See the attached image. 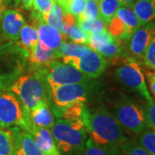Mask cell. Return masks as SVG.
Segmentation results:
<instances>
[{"instance_id": "1", "label": "cell", "mask_w": 155, "mask_h": 155, "mask_svg": "<svg viewBox=\"0 0 155 155\" xmlns=\"http://www.w3.org/2000/svg\"><path fill=\"white\" fill-rule=\"evenodd\" d=\"M81 120L90 138L110 155H121V147L127 140L124 128L113 113L104 105L84 106Z\"/></svg>"}, {"instance_id": "2", "label": "cell", "mask_w": 155, "mask_h": 155, "mask_svg": "<svg viewBox=\"0 0 155 155\" xmlns=\"http://www.w3.org/2000/svg\"><path fill=\"white\" fill-rule=\"evenodd\" d=\"M48 73V67L29 64L28 69L12 84L9 91L18 97L25 110H31L41 100L50 101L51 91L46 79Z\"/></svg>"}, {"instance_id": "3", "label": "cell", "mask_w": 155, "mask_h": 155, "mask_svg": "<svg viewBox=\"0 0 155 155\" xmlns=\"http://www.w3.org/2000/svg\"><path fill=\"white\" fill-rule=\"evenodd\" d=\"M28 51L17 42L5 41L0 45V91L9 90L29 66Z\"/></svg>"}, {"instance_id": "4", "label": "cell", "mask_w": 155, "mask_h": 155, "mask_svg": "<svg viewBox=\"0 0 155 155\" xmlns=\"http://www.w3.org/2000/svg\"><path fill=\"white\" fill-rule=\"evenodd\" d=\"M51 127L55 144L62 155H83L88 133L82 120L67 122L55 120Z\"/></svg>"}, {"instance_id": "5", "label": "cell", "mask_w": 155, "mask_h": 155, "mask_svg": "<svg viewBox=\"0 0 155 155\" xmlns=\"http://www.w3.org/2000/svg\"><path fill=\"white\" fill-rule=\"evenodd\" d=\"M115 76L119 83L138 93L147 103L153 102L146 82L144 72L136 59L133 57L124 58L122 64L116 69Z\"/></svg>"}, {"instance_id": "6", "label": "cell", "mask_w": 155, "mask_h": 155, "mask_svg": "<svg viewBox=\"0 0 155 155\" xmlns=\"http://www.w3.org/2000/svg\"><path fill=\"white\" fill-rule=\"evenodd\" d=\"M113 115L122 127L130 133L139 134L147 128L143 105L123 97L113 106Z\"/></svg>"}, {"instance_id": "7", "label": "cell", "mask_w": 155, "mask_h": 155, "mask_svg": "<svg viewBox=\"0 0 155 155\" xmlns=\"http://www.w3.org/2000/svg\"><path fill=\"white\" fill-rule=\"evenodd\" d=\"M140 26L141 24L133 9L122 5L108 23L107 28L111 35L126 43Z\"/></svg>"}, {"instance_id": "8", "label": "cell", "mask_w": 155, "mask_h": 155, "mask_svg": "<svg viewBox=\"0 0 155 155\" xmlns=\"http://www.w3.org/2000/svg\"><path fill=\"white\" fill-rule=\"evenodd\" d=\"M97 83L92 80L88 83L64 84L50 89L51 98L56 108H63L72 103L86 102L89 95L92 92Z\"/></svg>"}, {"instance_id": "9", "label": "cell", "mask_w": 155, "mask_h": 155, "mask_svg": "<svg viewBox=\"0 0 155 155\" xmlns=\"http://www.w3.org/2000/svg\"><path fill=\"white\" fill-rule=\"evenodd\" d=\"M48 68V73L46 79L50 89L55 88L64 84L88 83L93 80L92 78H90L80 71H78L75 67L59 60L51 61Z\"/></svg>"}, {"instance_id": "10", "label": "cell", "mask_w": 155, "mask_h": 155, "mask_svg": "<svg viewBox=\"0 0 155 155\" xmlns=\"http://www.w3.org/2000/svg\"><path fill=\"white\" fill-rule=\"evenodd\" d=\"M25 122V110L13 93L0 91V127H22Z\"/></svg>"}, {"instance_id": "11", "label": "cell", "mask_w": 155, "mask_h": 155, "mask_svg": "<svg viewBox=\"0 0 155 155\" xmlns=\"http://www.w3.org/2000/svg\"><path fill=\"white\" fill-rule=\"evenodd\" d=\"M61 61L75 67L90 78H97L105 71L109 61L92 48L80 57L63 59Z\"/></svg>"}, {"instance_id": "12", "label": "cell", "mask_w": 155, "mask_h": 155, "mask_svg": "<svg viewBox=\"0 0 155 155\" xmlns=\"http://www.w3.org/2000/svg\"><path fill=\"white\" fill-rule=\"evenodd\" d=\"M32 19L34 25L37 28L39 43L45 48L55 51L62 42L67 41V37L65 35L60 33L56 28L48 24L43 17L35 11H32Z\"/></svg>"}, {"instance_id": "13", "label": "cell", "mask_w": 155, "mask_h": 155, "mask_svg": "<svg viewBox=\"0 0 155 155\" xmlns=\"http://www.w3.org/2000/svg\"><path fill=\"white\" fill-rule=\"evenodd\" d=\"M24 23L25 19L20 11L5 7L1 14V31L5 41L17 42Z\"/></svg>"}, {"instance_id": "14", "label": "cell", "mask_w": 155, "mask_h": 155, "mask_svg": "<svg viewBox=\"0 0 155 155\" xmlns=\"http://www.w3.org/2000/svg\"><path fill=\"white\" fill-rule=\"evenodd\" d=\"M22 129L31 134L40 149L45 155H62L58 149L54 140L51 130L46 127H37L29 122L25 113V122L22 125Z\"/></svg>"}, {"instance_id": "15", "label": "cell", "mask_w": 155, "mask_h": 155, "mask_svg": "<svg viewBox=\"0 0 155 155\" xmlns=\"http://www.w3.org/2000/svg\"><path fill=\"white\" fill-rule=\"evenodd\" d=\"M155 35V22L141 25L127 41L129 54L134 59H142L145 51Z\"/></svg>"}, {"instance_id": "16", "label": "cell", "mask_w": 155, "mask_h": 155, "mask_svg": "<svg viewBox=\"0 0 155 155\" xmlns=\"http://www.w3.org/2000/svg\"><path fill=\"white\" fill-rule=\"evenodd\" d=\"M26 116L34 125L51 129L55 123L53 110L50 109V101L41 100L31 110H25Z\"/></svg>"}, {"instance_id": "17", "label": "cell", "mask_w": 155, "mask_h": 155, "mask_svg": "<svg viewBox=\"0 0 155 155\" xmlns=\"http://www.w3.org/2000/svg\"><path fill=\"white\" fill-rule=\"evenodd\" d=\"M17 147H19L25 155H45L40 149L30 134L19 127L10 128Z\"/></svg>"}, {"instance_id": "18", "label": "cell", "mask_w": 155, "mask_h": 155, "mask_svg": "<svg viewBox=\"0 0 155 155\" xmlns=\"http://www.w3.org/2000/svg\"><path fill=\"white\" fill-rule=\"evenodd\" d=\"M84 106H85L84 102L78 101L63 108L53 107L52 110L57 119H61L67 122H74V121L81 120Z\"/></svg>"}, {"instance_id": "19", "label": "cell", "mask_w": 155, "mask_h": 155, "mask_svg": "<svg viewBox=\"0 0 155 155\" xmlns=\"http://www.w3.org/2000/svg\"><path fill=\"white\" fill-rule=\"evenodd\" d=\"M54 60H57L54 50L48 49L39 43L29 51L28 62L29 64L38 67H48L49 63Z\"/></svg>"}, {"instance_id": "20", "label": "cell", "mask_w": 155, "mask_h": 155, "mask_svg": "<svg viewBox=\"0 0 155 155\" xmlns=\"http://www.w3.org/2000/svg\"><path fill=\"white\" fill-rule=\"evenodd\" d=\"M132 9L141 25L155 22V0H136Z\"/></svg>"}, {"instance_id": "21", "label": "cell", "mask_w": 155, "mask_h": 155, "mask_svg": "<svg viewBox=\"0 0 155 155\" xmlns=\"http://www.w3.org/2000/svg\"><path fill=\"white\" fill-rule=\"evenodd\" d=\"M38 41L39 36L37 28H35V25L28 24L25 22L19 33L18 41H17L18 46L29 53V51L36 46Z\"/></svg>"}, {"instance_id": "22", "label": "cell", "mask_w": 155, "mask_h": 155, "mask_svg": "<svg viewBox=\"0 0 155 155\" xmlns=\"http://www.w3.org/2000/svg\"><path fill=\"white\" fill-rule=\"evenodd\" d=\"M91 48L86 45L76 44L73 42H67V41L62 42L61 45L55 50L57 60H63L67 58L80 57L86 54Z\"/></svg>"}, {"instance_id": "23", "label": "cell", "mask_w": 155, "mask_h": 155, "mask_svg": "<svg viewBox=\"0 0 155 155\" xmlns=\"http://www.w3.org/2000/svg\"><path fill=\"white\" fill-rule=\"evenodd\" d=\"M98 6L100 17L108 25L122 5L119 0H98Z\"/></svg>"}, {"instance_id": "24", "label": "cell", "mask_w": 155, "mask_h": 155, "mask_svg": "<svg viewBox=\"0 0 155 155\" xmlns=\"http://www.w3.org/2000/svg\"><path fill=\"white\" fill-rule=\"evenodd\" d=\"M17 146L11 130L0 127V155H16Z\"/></svg>"}, {"instance_id": "25", "label": "cell", "mask_w": 155, "mask_h": 155, "mask_svg": "<svg viewBox=\"0 0 155 155\" xmlns=\"http://www.w3.org/2000/svg\"><path fill=\"white\" fill-rule=\"evenodd\" d=\"M64 35L67 36V39H70L72 41H73V43L80 45L88 44L90 35L87 32L84 31L79 27L78 22H75L64 28Z\"/></svg>"}, {"instance_id": "26", "label": "cell", "mask_w": 155, "mask_h": 155, "mask_svg": "<svg viewBox=\"0 0 155 155\" xmlns=\"http://www.w3.org/2000/svg\"><path fill=\"white\" fill-rule=\"evenodd\" d=\"M63 17H64V11L62 10L61 6L55 3L52 7L49 13L43 19L48 24L56 28L60 33L64 35Z\"/></svg>"}, {"instance_id": "27", "label": "cell", "mask_w": 155, "mask_h": 155, "mask_svg": "<svg viewBox=\"0 0 155 155\" xmlns=\"http://www.w3.org/2000/svg\"><path fill=\"white\" fill-rule=\"evenodd\" d=\"M79 27L89 35H95L107 30V23L101 17L95 20H79Z\"/></svg>"}, {"instance_id": "28", "label": "cell", "mask_w": 155, "mask_h": 155, "mask_svg": "<svg viewBox=\"0 0 155 155\" xmlns=\"http://www.w3.org/2000/svg\"><path fill=\"white\" fill-rule=\"evenodd\" d=\"M121 155H152L135 140H127L121 147Z\"/></svg>"}, {"instance_id": "29", "label": "cell", "mask_w": 155, "mask_h": 155, "mask_svg": "<svg viewBox=\"0 0 155 155\" xmlns=\"http://www.w3.org/2000/svg\"><path fill=\"white\" fill-rule=\"evenodd\" d=\"M138 141L152 155H155V132L149 128L138 134Z\"/></svg>"}, {"instance_id": "30", "label": "cell", "mask_w": 155, "mask_h": 155, "mask_svg": "<svg viewBox=\"0 0 155 155\" xmlns=\"http://www.w3.org/2000/svg\"><path fill=\"white\" fill-rule=\"evenodd\" d=\"M115 38L113 35H111L110 33L107 30H104L103 32H100L98 34L95 35H90L88 41V46L92 48L93 50H96L100 47L105 45L106 43L111 41L113 39Z\"/></svg>"}, {"instance_id": "31", "label": "cell", "mask_w": 155, "mask_h": 155, "mask_svg": "<svg viewBox=\"0 0 155 155\" xmlns=\"http://www.w3.org/2000/svg\"><path fill=\"white\" fill-rule=\"evenodd\" d=\"M100 17L98 1L88 0L85 2L83 13L78 20H95Z\"/></svg>"}, {"instance_id": "32", "label": "cell", "mask_w": 155, "mask_h": 155, "mask_svg": "<svg viewBox=\"0 0 155 155\" xmlns=\"http://www.w3.org/2000/svg\"><path fill=\"white\" fill-rule=\"evenodd\" d=\"M141 60L145 67L155 71V35L147 48Z\"/></svg>"}, {"instance_id": "33", "label": "cell", "mask_w": 155, "mask_h": 155, "mask_svg": "<svg viewBox=\"0 0 155 155\" xmlns=\"http://www.w3.org/2000/svg\"><path fill=\"white\" fill-rule=\"evenodd\" d=\"M84 5H85L84 0H71L64 9V12L72 15L78 21L81 17Z\"/></svg>"}, {"instance_id": "34", "label": "cell", "mask_w": 155, "mask_h": 155, "mask_svg": "<svg viewBox=\"0 0 155 155\" xmlns=\"http://www.w3.org/2000/svg\"><path fill=\"white\" fill-rule=\"evenodd\" d=\"M55 3V0H33V11L44 18Z\"/></svg>"}, {"instance_id": "35", "label": "cell", "mask_w": 155, "mask_h": 155, "mask_svg": "<svg viewBox=\"0 0 155 155\" xmlns=\"http://www.w3.org/2000/svg\"><path fill=\"white\" fill-rule=\"evenodd\" d=\"M147 128L155 132V103H146L143 104Z\"/></svg>"}, {"instance_id": "36", "label": "cell", "mask_w": 155, "mask_h": 155, "mask_svg": "<svg viewBox=\"0 0 155 155\" xmlns=\"http://www.w3.org/2000/svg\"><path fill=\"white\" fill-rule=\"evenodd\" d=\"M83 155H110L107 151L97 145L89 137L86 140Z\"/></svg>"}, {"instance_id": "37", "label": "cell", "mask_w": 155, "mask_h": 155, "mask_svg": "<svg viewBox=\"0 0 155 155\" xmlns=\"http://www.w3.org/2000/svg\"><path fill=\"white\" fill-rule=\"evenodd\" d=\"M145 78L147 80L148 87L151 93L153 94L155 99V71H147L145 73Z\"/></svg>"}, {"instance_id": "38", "label": "cell", "mask_w": 155, "mask_h": 155, "mask_svg": "<svg viewBox=\"0 0 155 155\" xmlns=\"http://www.w3.org/2000/svg\"><path fill=\"white\" fill-rule=\"evenodd\" d=\"M4 2L5 5L11 9H15L21 4V0H4Z\"/></svg>"}, {"instance_id": "39", "label": "cell", "mask_w": 155, "mask_h": 155, "mask_svg": "<svg viewBox=\"0 0 155 155\" xmlns=\"http://www.w3.org/2000/svg\"><path fill=\"white\" fill-rule=\"evenodd\" d=\"M22 7L27 11H32L33 9V0H21Z\"/></svg>"}, {"instance_id": "40", "label": "cell", "mask_w": 155, "mask_h": 155, "mask_svg": "<svg viewBox=\"0 0 155 155\" xmlns=\"http://www.w3.org/2000/svg\"><path fill=\"white\" fill-rule=\"evenodd\" d=\"M5 8V5L4 0H0V45L3 42H5V40L3 38V35H2V31H1V14H2Z\"/></svg>"}, {"instance_id": "41", "label": "cell", "mask_w": 155, "mask_h": 155, "mask_svg": "<svg viewBox=\"0 0 155 155\" xmlns=\"http://www.w3.org/2000/svg\"><path fill=\"white\" fill-rule=\"evenodd\" d=\"M119 1L122 6H127V7H131V8L134 4L136 2V0H119Z\"/></svg>"}, {"instance_id": "42", "label": "cell", "mask_w": 155, "mask_h": 155, "mask_svg": "<svg viewBox=\"0 0 155 155\" xmlns=\"http://www.w3.org/2000/svg\"><path fill=\"white\" fill-rule=\"evenodd\" d=\"M70 1H71V0H55L56 3L61 6L63 11H64V9L66 8V6L67 5V4H68Z\"/></svg>"}, {"instance_id": "43", "label": "cell", "mask_w": 155, "mask_h": 155, "mask_svg": "<svg viewBox=\"0 0 155 155\" xmlns=\"http://www.w3.org/2000/svg\"><path fill=\"white\" fill-rule=\"evenodd\" d=\"M16 155H25L24 154V153L22 152V150L20 149L19 147H17V154Z\"/></svg>"}, {"instance_id": "44", "label": "cell", "mask_w": 155, "mask_h": 155, "mask_svg": "<svg viewBox=\"0 0 155 155\" xmlns=\"http://www.w3.org/2000/svg\"><path fill=\"white\" fill-rule=\"evenodd\" d=\"M84 1H85V2H86V1H88V0H84Z\"/></svg>"}, {"instance_id": "45", "label": "cell", "mask_w": 155, "mask_h": 155, "mask_svg": "<svg viewBox=\"0 0 155 155\" xmlns=\"http://www.w3.org/2000/svg\"><path fill=\"white\" fill-rule=\"evenodd\" d=\"M97 1H98V0H97Z\"/></svg>"}]
</instances>
